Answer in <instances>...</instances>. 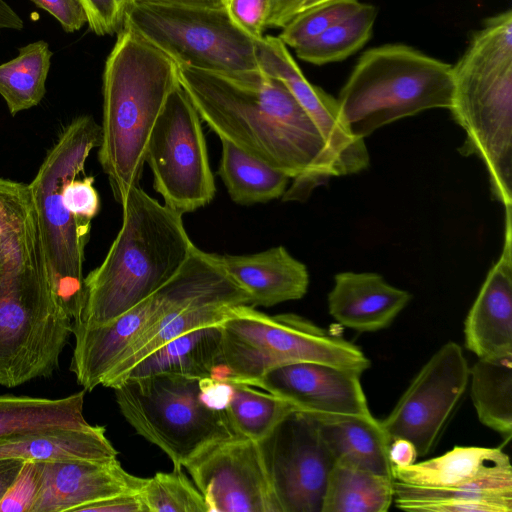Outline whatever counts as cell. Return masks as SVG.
<instances>
[{"label":"cell","instance_id":"1","mask_svg":"<svg viewBox=\"0 0 512 512\" xmlns=\"http://www.w3.org/2000/svg\"><path fill=\"white\" fill-rule=\"evenodd\" d=\"M179 67V83L200 118L220 138L287 174L283 201H303L338 176L334 158L308 114L277 78L227 76Z\"/></svg>","mask_w":512,"mask_h":512},{"label":"cell","instance_id":"2","mask_svg":"<svg viewBox=\"0 0 512 512\" xmlns=\"http://www.w3.org/2000/svg\"><path fill=\"white\" fill-rule=\"evenodd\" d=\"M121 228L103 262L83 280L81 310L73 323L105 325L153 294L183 266L196 247L180 212L140 186L120 203Z\"/></svg>","mask_w":512,"mask_h":512},{"label":"cell","instance_id":"3","mask_svg":"<svg viewBox=\"0 0 512 512\" xmlns=\"http://www.w3.org/2000/svg\"><path fill=\"white\" fill-rule=\"evenodd\" d=\"M179 67L122 25L103 72V117L98 159L121 203L138 185L152 129L179 86Z\"/></svg>","mask_w":512,"mask_h":512},{"label":"cell","instance_id":"4","mask_svg":"<svg viewBox=\"0 0 512 512\" xmlns=\"http://www.w3.org/2000/svg\"><path fill=\"white\" fill-rule=\"evenodd\" d=\"M72 324L54 294L40 241L0 273V385L51 376Z\"/></svg>","mask_w":512,"mask_h":512},{"label":"cell","instance_id":"5","mask_svg":"<svg viewBox=\"0 0 512 512\" xmlns=\"http://www.w3.org/2000/svg\"><path fill=\"white\" fill-rule=\"evenodd\" d=\"M452 66L404 44L365 51L337 99L350 132L376 129L432 108L452 105Z\"/></svg>","mask_w":512,"mask_h":512},{"label":"cell","instance_id":"6","mask_svg":"<svg viewBox=\"0 0 512 512\" xmlns=\"http://www.w3.org/2000/svg\"><path fill=\"white\" fill-rule=\"evenodd\" d=\"M100 143L101 125L89 115L75 118L64 128L29 184L52 288L73 321L81 310L84 248L90 221L66 209L62 190L84 171L91 150Z\"/></svg>","mask_w":512,"mask_h":512},{"label":"cell","instance_id":"7","mask_svg":"<svg viewBox=\"0 0 512 512\" xmlns=\"http://www.w3.org/2000/svg\"><path fill=\"white\" fill-rule=\"evenodd\" d=\"M201 301L249 304L247 292L214 259L195 247L180 270L153 294L98 327L72 324L75 345L70 371L87 392L98 386L126 349L163 315Z\"/></svg>","mask_w":512,"mask_h":512},{"label":"cell","instance_id":"8","mask_svg":"<svg viewBox=\"0 0 512 512\" xmlns=\"http://www.w3.org/2000/svg\"><path fill=\"white\" fill-rule=\"evenodd\" d=\"M220 326L217 379L245 383L277 367L301 362L331 365L360 375L370 367L369 359L354 343L297 314L267 315L240 304Z\"/></svg>","mask_w":512,"mask_h":512},{"label":"cell","instance_id":"9","mask_svg":"<svg viewBox=\"0 0 512 512\" xmlns=\"http://www.w3.org/2000/svg\"><path fill=\"white\" fill-rule=\"evenodd\" d=\"M123 25L178 66L227 76L261 71L257 41L233 22L226 8L131 0Z\"/></svg>","mask_w":512,"mask_h":512},{"label":"cell","instance_id":"10","mask_svg":"<svg viewBox=\"0 0 512 512\" xmlns=\"http://www.w3.org/2000/svg\"><path fill=\"white\" fill-rule=\"evenodd\" d=\"M113 389L126 421L160 448L174 468H183L205 445L237 435L225 411L201 403L198 378L158 373L128 378Z\"/></svg>","mask_w":512,"mask_h":512},{"label":"cell","instance_id":"11","mask_svg":"<svg viewBox=\"0 0 512 512\" xmlns=\"http://www.w3.org/2000/svg\"><path fill=\"white\" fill-rule=\"evenodd\" d=\"M201 118L179 85L168 97L146 148L153 187L181 214L209 204L215 195Z\"/></svg>","mask_w":512,"mask_h":512},{"label":"cell","instance_id":"12","mask_svg":"<svg viewBox=\"0 0 512 512\" xmlns=\"http://www.w3.org/2000/svg\"><path fill=\"white\" fill-rule=\"evenodd\" d=\"M469 369L459 344L441 346L380 421L390 443L406 440L418 457L433 451L466 391Z\"/></svg>","mask_w":512,"mask_h":512},{"label":"cell","instance_id":"13","mask_svg":"<svg viewBox=\"0 0 512 512\" xmlns=\"http://www.w3.org/2000/svg\"><path fill=\"white\" fill-rule=\"evenodd\" d=\"M266 469L282 512H321L335 464L320 422L292 411L260 442Z\"/></svg>","mask_w":512,"mask_h":512},{"label":"cell","instance_id":"14","mask_svg":"<svg viewBox=\"0 0 512 512\" xmlns=\"http://www.w3.org/2000/svg\"><path fill=\"white\" fill-rule=\"evenodd\" d=\"M208 512H282L260 443L239 435L215 440L184 464Z\"/></svg>","mask_w":512,"mask_h":512},{"label":"cell","instance_id":"15","mask_svg":"<svg viewBox=\"0 0 512 512\" xmlns=\"http://www.w3.org/2000/svg\"><path fill=\"white\" fill-rule=\"evenodd\" d=\"M360 376L331 365L301 362L277 367L245 383L287 400L321 423H331L373 416Z\"/></svg>","mask_w":512,"mask_h":512},{"label":"cell","instance_id":"16","mask_svg":"<svg viewBox=\"0 0 512 512\" xmlns=\"http://www.w3.org/2000/svg\"><path fill=\"white\" fill-rule=\"evenodd\" d=\"M257 54L261 70L280 80L316 125L334 158L338 176L365 169L369 154L364 139L350 132L337 99L305 78L280 38L264 36L257 41Z\"/></svg>","mask_w":512,"mask_h":512},{"label":"cell","instance_id":"17","mask_svg":"<svg viewBox=\"0 0 512 512\" xmlns=\"http://www.w3.org/2000/svg\"><path fill=\"white\" fill-rule=\"evenodd\" d=\"M42 466L32 512H82L106 498L139 493L147 480L127 472L117 458L44 461Z\"/></svg>","mask_w":512,"mask_h":512},{"label":"cell","instance_id":"18","mask_svg":"<svg viewBox=\"0 0 512 512\" xmlns=\"http://www.w3.org/2000/svg\"><path fill=\"white\" fill-rule=\"evenodd\" d=\"M394 480L419 487L512 492V466L501 448L455 446L422 462L393 466Z\"/></svg>","mask_w":512,"mask_h":512},{"label":"cell","instance_id":"19","mask_svg":"<svg viewBox=\"0 0 512 512\" xmlns=\"http://www.w3.org/2000/svg\"><path fill=\"white\" fill-rule=\"evenodd\" d=\"M505 240L464 323L466 348L478 358L512 357V224L505 207Z\"/></svg>","mask_w":512,"mask_h":512},{"label":"cell","instance_id":"20","mask_svg":"<svg viewBox=\"0 0 512 512\" xmlns=\"http://www.w3.org/2000/svg\"><path fill=\"white\" fill-rule=\"evenodd\" d=\"M212 254L227 275L247 292L253 307L298 300L307 292L306 266L283 246L249 255Z\"/></svg>","mask_w":512,"mask_h":512},{"label":"cell","instance_id":"21","mask_svg":"<svg viewBox=\"0 0 512 512\" xmlns=\"http://www.w3.org/2000/svg\"><path fill=\"white\" fill-rule=\"evenodd\" d=\"M411 300V294L371 272H341L328 294L330 315L357 332L387 328Z\"/></svg>","mask_w":512,"mask_h":512},{"label":"cell","instance_id":"22","mask_svg":"<svg viewBox=\"0 0 512 512\" xmlns=\"http://www.w3.org/2000/svg\"><path fill=\"white\" fill-rule=\"evenodd\" d=\"M105 432V427L89 424L80 428L54 429L3 439L0 440V461L115 459L118 451Z\"/></svg>","mask_w":512,"mask_h":512},{"label":"cell","instance_id":"23","mask_svg":"<svg viewBox=\"0 0 512 512\" xmlns=\"http://www.w3.org/2000/svg\"><path fill=\"white\" fill-rule=\"evenodd\" d=\"M234 306L224 302L201 301L176 308L163 315L126 349L104 377L101 386L115 388L125 379L128 372L150 353L189 331L221 324L230 316Z\"/></svg>","mask_w":512,"mask_h":512},{"label":"cell","instance_id":"24","mask_svg":"<svg viewBox=\"0 0 512 512\" xmlns=\"http://www.w3.org/2000/svg\"><path fill=\"white\" fill-rule=\"evenodd\" d=\"M220 325L194 329L167 342L137 363L124 380L158 373L214 377L220 365Z\"/></svg>","mask_w":512,"mask_h":512},{"label":"cell","instance_id":"25","mask_svg":"<svg viewBox=\"0 0 512 512\" xmlns=\"http://www.w3.org/2000/svg\"><path fill=\"white\" fill-rule=\"evenodd\" d=\"M85 392L83 389L57 399L0 395V440L47 430L88 426L83 415Z\"/></svg>","mask_w":512,"mask_h":512},{"label":"cell","instance_id":"26","mask_svg":"<svg viewBox=\"0 0 512 512\" xmlns=\"http://www.w3.org/2000/svg\"><path fill=\"white\" fill-rule=\"evenodd\" d=\"M320 428L335 463L393 477L391 443L374 416L320 422Z\"/></svg>","mask_w":512,"mask_h":512},{"label":"cell","instance_id":"27","mask_svg":"<svg viewBox=\"0 0 512 512\" xmlns=\"http://www.w3.org/2000/svg\"><path fill=\"white\" fill-rule=\"evenodd\" d=\"M221 145L218 174L235 203H265L283 196L291 179L287 174L226 140Z\"/></svg>","mask_w":512,"mask_h":512},{"label":"cell","instance_id":"28","mask_svg":"<svg viewBox=\"0 0 512 512\" xmlns=\"http://www.w3.org/2000/svg\"><path fill=\"white\" fill-rule=\"evenodd\" d=\"M394 498V478L335 463L329 473L321 512H386Z\"/></svg>","mask_w":512,"mask_h":512},{"label":"cell","instance_id":"29","mask_svg":"<svg viewBox=\"0 0 512 512\" xmlns=\"http://www.w3.org/2000/svg\"><path fill=\"white\" fill-rule=\"evenodd\" d=\"M471 398L482 424L512 435V357L478 358L469 369Z\"/></svg>","mask_w":512,"mask_h":512},{"label":"cell","instance_id":"30","mask_svg":"<svg viewBox=\"0 0 512 512\" xmlns=\"http://www.w3.org/2000/svg\"><path fill=\"white\" fill-rule=\"evenodd\" d=\"M40 242L29 184L0 178V273Z\"/></svg>","mask_w":512,"mask_h":512},{"label":"cell","instance_id":"31","mask_svg":"<svg viewBox=\"0 0 512 512\" xmlns=\"http://www.w3.org/2000/svg\"><path fill=\"white\" fill-rule=\"evenodd\" d=\"M52 55L48 43L38 40L20 47L18 56L0 64V95L12 116L43 99Z\"/></svg>","mask_w":512,"mask_h":512},{"label":"cell","instance_id":"32","mask_svg":"<svg viewBox=\"0 0 512 512\" xmlns=\"http://www.w3.org/2000/svg\"><path fill=\"white\" fill-rule=\"evenodd\" d=\"M393 502L411 512H512V492L426 488L396 480Z\"/></svg>","mask_w":512,"mask_h":512},{"label":"cell","instance_id":"33","mask_svg":"<svg viewBox=\"0 0 512 512\" xmlns=\"http://www.w3.org/2000/svg\"><path fill=\"white\" fill-rule=\"evenodd\" d=\"M231 383L233 393L225 412L239 436L260 442L282 419L297 410L287 400L267 391L246 383Z\"/></svg>","mask_w":512,"mask_h":512},{"label":"cell","instance_id":"34","mask_svg":"<svg viewBox=\"0 0 512 512\" xmlns=\"http://www.w3.org/2000/svg\"><path fill=\"white\" fill-rule=\"evenodd\" d=\"M376 17L375 6L361 3L355 12L295 49L296 55L301 60L315 65L341 61L359 50L370 39Z\"/></svg>","mask_w":512,"mask_h":512},{"label":"cell","instance_id":"35","mask_svg":"<svg viewBox=\"0 0 512 512\" xmlns=\"http://www.w3.org/2000/svg\"><path fill=\"white\" fill-rule=\"evenodd\" d=\"M146 512H208L202 494L183 468L147 478L139 492Z\"/></svg>","mask_w":512,"mask_h":512},{"label":"cell","instance_id":"36","mask_svg":"<svg viewBox=\"0 0 512 512\" xmlns=\"http://www.w3.org/2000/svg\"><path fill=\"white\" fill-rule=\"evenodd\" d=\"M360 5L357 0H331L308 8L292 18L278 37L287 47L297 49L355 12Z\"/></svg>","mask_w":512,"mask_h":512},{"label":"cell","instance_id":"37","mask_svg":"<svg viewBox=\"0 0 512 512\" xmlns=\"http://www.w3.org/2000/svg\"><path fill=\"white\" fill-rule=\"evenodd\" d=\"M42 461L24 460L0 501V512H32L42 481Z\"/></svg>","mask_w":512,"mask_h":512},{"label":"cell","instance_id":"38","mask_svg":"<svg viewBox=\"0 0 512 512\" xmlns=\"http://www.w3.org/2000/svg\"><path fill=\"white\" fill-rule=\"evenodd\" d=\"M89 29L98 36L113 35L123 25L131 0H78Z\"/></svg>","mask_w":512,"mask_h":512},{"label":"cell","instance_id":"39","mask_svg":"<svg viewBox=\"0 0 512 512\" xmlns=\"http://www.w3.org/2000/svg\"><path fill=\"white\" fill-rule=\"evenodd\" d=\"M233 22L256 41L267 28L269 0H228L226 5Z\"/></svg>","mask_w":512,"mask_h":512},{"label":"cell","instance_id":"40","mask_svg":"<svg viewBox=\"0 0 512 512\" xmlns=\"http://www.w3.org/2000/svg\"><path fill=\"white\" fill-rule=\"evenodd\" d=\"M94 178L72 179L62 190V200L66 209L77 218L90 221L100 208L99 196L93 186Z\"/></svg>","mask_w":512,"mask_h":512},{"label":"cell","instance_id":"41","mask_svg":"<svg viewBox=\"0 0 512 512\" xmlns=\"http://www.w3.org/2000/svg\"><path fill=\"white\" fill-rule=\"evenodd\" d=\"M48 12L67 33L80 30L87 24L86 15L78 0H31Z\"/></svg>","mask_w":512,"mask_h":512},{"label":"cell","instance_id":"42","mask_svg":"<svg viewBox=\"0 0 512 512\" xmlns=\"http://www.w3.org/2000/svg\"><path fill=\"white\" fill-rule=\"evenodd\" d=\"M233 385L230 381L215 377H203L199 379V399L208 409L224 412L231 400Z\"/></svg>","mask_w":512,"mask_h":512},{"label":"cell","instance_id":"43","mask_svg":"<svg viewBox=\"0 0 512 512\" xmlns=\"http://www.w3.org/2000/svg\"><path fill=\"white\" fill-rule=\"evenodd\" d=\"M82 512H146V508L139 493H125L88 505Z\"/></svg>","mask_w":512,"mask_h":512},{"label":"cell","instance_id":"44","mask_svg":"<svg viewBox=\"0 0 512 512\" xmlns=\"http://www.w3.org/2000/svg\"><path fill=\"white\" fill-rule=\"evenodd\" d=\"M305 0H269L267 28H283L301 10Z\"/></svg>","mask_w":512,"mask_h":512},{"label":"cell","instance_id":"45","mask_svg":"<svg viewBox=\"0 0 512 512\" xmlns=\"http://www.w3.org/2000/svg\"><path fill=\"white\" fill-rule=\"evenodd\" d=\"M418 457L414 446L403 439H396L390 444V459L393 466L412 464Z\"/></svg>","mask_w":512,"mask_h":512},{"label":"cell","instance_id":"46","mask_svg":"<svg viewBox=\"0 0 512 512\" xmlns=\"http://www.w3.org/2000/svg\"><path fill=\"white\" fill-rule=\"evenodd\" d=\"M24 460L8 459L0 461V501L17 477Z\"/></svg>","mask_w":512,"mask_h":512},{"label":"cell","instance_id":"47","mask_svg":"<svg viewBox=\"0 0 512 512\" xmlns=\"http://www.w3.org/2000/svg\"><path fill=\"white\" fill-rule=\"evenodd\" d=\"M24 22L16 11L5 1L0 0V30H22Z\"/></svg>","mask_w":512,"mask_h":512},{"label":"cell","instance_id":"48","mask_svg":"<svg viewBox=\"0 0 512 512\" xmlns=\"http://www.w3.org/2000/svg\"><path fill=\"white\" fill-rule=\"evenodd\" d=\"M173 5L201 7V8H226L228 0H136Z\"/></svg>","mask_w":512,"mask_h":512},{"label":"cell","instance_id":"49","mask_svg":"<svg viewBox=\"0 0 512 512\" xmlns=\"http://www.w3.org/2000/svg\"><path fill=\"white\" fill-rule=\"evenodd\" d=\"M328 1H331V0H305L302 7H301V11L303 10H306L308 8H311V7H314V6H317L319 4H322V3H325V2H328ZM299 12V13H300Z\"/></svg>","mask_w":512,"mask_h":512}]
</instances>
